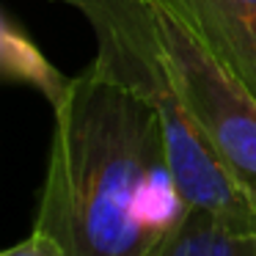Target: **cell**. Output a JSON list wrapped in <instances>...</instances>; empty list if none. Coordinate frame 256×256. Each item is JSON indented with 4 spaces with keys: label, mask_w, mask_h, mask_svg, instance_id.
I'll list each match as a JSON object with an SVG mask.
<instances>
[{
    "label": "cell",
    "mask_w": 256,
    "mask_h": 256,
    "mask_svg": "<svg viewBox=\"0 0 256 256\" xmlns=\"http://www.w3.org/2000/svg\"><path fill=\"white\" fill-rule=\"evenodd\" d=\"M157 256H256V223H237L206 210H188Z\"/></svg>",
    "instance_id": "cell-5"
},
{
    "label": "cell",
    "mask_w": 256,
    "mask_h": 256,
    "mask_svg": "<svg viewBox=\"0 0 256 256\" xmlns=\"http://www.w3.org/2000/svg\"><path fill=\"white\" fill-rule=\"evenodd\" d=\"M0 72L6 80L36 88L56 110L69 94L72 78L58 72V66L39 50L34 39L8 14L0 17Z\"/></svg>",
    "instance_id": "cell-6"
},
{
    "label": "cell",
    "mask_w": 256,
    "mask_h": 256,
    "mask_svg": "<svg viewBox=\"0 0 256 256\" xmlns=\"http://www.w3.org/2000/svg\"><path fill=\"white\" fill-rule=\"evenodd\" d=\"M152 12L190 113L256 206V94L220 61L176 3L152 0Z\"/></svg>",
    "instance_id": "cell-3"
},
{
    "label": "cell",
    "mask_w": 256,
    "mask_h": 256,
    "mask_svg": "<svg viewBox=\"0 0 256 256\" xmlns=\"http://www.w3.org/2000/svg\"><path fill=\"white\" fill-rule=\"evenodd\" d=\"M256 94V0H171Z\"/></svg>",
    "instance_id": "cell-4"
},
{
    "label": "cell",
    "mask_w": 256,
    "mask_h": 256,
    "mask_svg": "<svg viewBox=\"0 0 256 256\" xmlns=\"http://www.w3.org/2000/svg\"><path fill=\"white\" fill-rule=\"evenodd\" d=\"M0 256H69V254L64 250V245L58 242L52 234L34 228L30 237H25L22 242H17L14 248L3 250Z\"/></svg>",
    "instance_id": "cell-7"
},
{
    "label": "cell",
    "mask_w": 256,
    "mask_h": 256,
    "mask_svg": "<svg viewBox=\"0 0 256 256\" xmlns=\"http://www.w3.org/2000/svg\"><path fill=\"white\" fill-rule=\"evenodd\" d=\"M52 116L34 228L69 256H157L190 210L174 182L160 113L91 61Z\"/></svg>",
    "instance_id": "cell-1"
},
{
    "label": "cell",
    "mask_w": 256,
    "mask_h": 256,
    "mask_svg": "<svg viewBox=\"0 0 256 256\" xmlns=\"http://www.w3.org/2000/svg\"><path fill=\"white\" fill-rule=\"evenodd\" d=\"M78 8L96 39L94 61L140 94L162 118L174 182L190 210L256 223V206L190 113L168 66L152 0H61Z\"/></svg>",
    "instance_id": "cell-2"
}]
</instances>
